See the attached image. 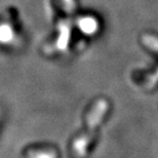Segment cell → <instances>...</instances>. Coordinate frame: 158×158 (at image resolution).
I'll return each mask as SVG.
<instances>
[{
	"label": "cell",
	"mask_w": 158,
	"mask_h": 158,
	"mask_svg": "<svg viewBox=\"0 0 158 158\" xmlns=\"http://www.w3.org/2000/svg\"><path fill=\"white\" fill-rule=\"evenodd\" d=\"M108 109V105L104 100H100L96 105H94V109L91 110L89 116H88V121H87V131L81 135L78 140L75 142L74 148L75 151L77 152L79 156H83L86 153V148L87 145L89 144L91 138L94 137V131H96L97 126L99 125V123L102 121V119L105 115V113Z\"/></svg>",
	"instance_id": "6da1fadb"
},
{
	"label": "cell",
	"mask_w": 158,
	"mask_h": 158,
	"mask_svg": "<svg viewBox=\"0 0 158 158\" xmlns=\"http://www.w3.org/2000/svg\"><path fill=\"white\" fill-rule=\"evenodd\" d=\"M64 2H65V6H66V8H67V10L71 11L74 7L73 0H64Z\"/></svg>",
	"instance_id": "277c9868"
},
{
	"label": "cell",
	"mask_w": 158,
	"mask_h": 158,
	"mask_svg": "<svg viewBox=\"0 0 158 158\" xmlns=\"http://www.w3.org/2000/svg\"><path fill=\"white\" fill-rule=\"evenodd\" d=\"M79 25H80V28L82 31L86 33H94V31L97 30L98 28V24L97 21L93 18H84L79 22Z\"/></svg>",
	"instance_id": "7a4b0ae2"
},
{
	"label": "cell",
	"mask_w": 158,
	"mask_h": 158,
	"mask_svg": "<svg viewBox=\"0 0 158 158\" xmlns=\"http://www.w3.org/2000/svg\"><path fill=\"white\" fill-rule=\"evenodd\" d=\"M144 43L146 44L148 47H150L151 49L155 50V52H158V38L151 35H146L144 36Z\"/></svg>",
	"instance_id": "3957f363"
}]
</instances>
